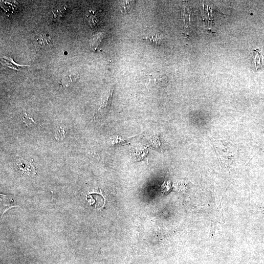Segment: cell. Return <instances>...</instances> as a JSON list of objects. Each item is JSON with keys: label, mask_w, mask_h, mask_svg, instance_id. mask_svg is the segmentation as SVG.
Instances as JSON below:
<instances>
[{"label": "cell", "mask_w": 264, "mask_h": 264, "mask_svg": "<svg viewBox=\"0 0 264 264\" xmlns=\"http://www.w3.org/2000/svg\"><path fill=\"white\" fill-rule=\"evenodd\" d=\"M147 153L144 148H141L134 151L132 156L135 161H140L146 156Z\"/></svg>", "instance_id": "cell-10"}, {"label": "cell", "mask_w": 264, "mask_h": 264, "mask_svg": "<svg viewBox=\"0 0 264 264\" xmlns=\"http://www.w3.org/2000/svg\"><path fill=\"white\" fill-rule=\"evenodd\" d=\"M150 77V81H153L154 83L158 84L163 83L165 80L163 75L160 74V73L154 74Z\"/></svg>", "instance_id": "cell-11"}, {"label": "cell", "mask_w": 264, "mask_h": 264, "mask_svg": "<svg viewBox=\"0 0 264 264\" xmlns=\"http://www.w3.org/2000/svg\"><path fill=\"white\" fill-rule=\"evenodd\" d=\"M20 117L21 120L25 124L27 127H33L38 124L34 119L30 116L25 110H23L21 112Z\"/></svg>", "instance_id": "cell-8"}, {"label": "cell", "mask_w": 264, "mask_h": 264, "mask_svg": "<svg viewBox=\"0 0 264 264\" xmlns=\"http://www.w3.org/2000/svg\"><path fill=\"white\" fill-rule=\"evenodd\" d=\"M19 206L15 197L0 194V215L1 218L3 214L12 207Z\"/></svg>", "instance_id": "cell-4"}, {"label": "cell", "mask_w": 264, "mask_h": 264, "mask_svg": "<svg viewBox=\"0 0 264 264\" xmlns=\"http://www.w3.org/2000/svg\"><path fill=\"white\" fill-rule=\"evenodd\" d=\"M75 74H67L65 77H63L61 79V84L64 86H68V85L72 82V77H73Z\"/></svg>", "instance_id": "cell-13"}, {"label": "cell", "mask_w": 264, "mask_h": 264, "mask_svg": "<svg viewBox=\"0 0 264 264\" xmlns=\"http://www.w3.org/2000/svg\"><path fill=\"white\" fill-rule=\"evenodd\" d=\"M135 5L134 1H124L123 2L122 7L124 11L128 13L132 10Z\"/></svg>", "instance_id": "cell-12"}, {"label": "cell", "mask_w": 264, "mask_h": 264, "mask_svg": "<svg viewBox=\"0 0 264 264\" xmlns=\"http://www.w3.org/2000/svg\"><path fill=\"white\" fill-rule=\"evenodd\" d=\"M113 90L114 87H111L103 95L100 105L94 114V119L103 118L108 114L110 109Z\"/></svg>", "instance_id": "cell-1"}, {"label": "cell", "mask_w": 264, "mask_h": 264, "mask_svg": "<svg viewBox=\"0 0 264 264\" xmlns=\"http://www.w3.org/2000/svg\"><path fill=\"white\" fill-rule=\"evenodd\" d=\"M224 143L225 148H224L223 141H215L213 143L220 160H230V161L234 160L236 154L235 146L231 144L229 148H228L230 144H229L228 147H226L227 141H224Z\"/></svg>", "instance_id": "cell-2"}, {"label": "cell", "mask_w": 264, "mask_h": 264, "mask_svg": "<svg viewBox=\"0 0 264 264\" xmlns=\"http://www.w3.org/2000/svg\"><path fill=\"white\" fill-rule=\"evenodd\" d=\"M1 63L8 67L16 70H21L22 67L29 66L18 64L13 61L12 58L5 56H3L2 58H1Z\"/></svg>", "instance_id": "cell-6"}, {"label": "cell", "mask_w": 264, "mask_h": 264, "mask_svg": "<svg viewBox=\"0 0 264 264\" xmlns=\"http://www.w3.org/2000/svg\"><path fill=\"white\" fill-rule=\"evenodd\" d=\"M35 46L40 50H45L53 46V42L51 37L46 34H41L36 40Z\"/></svg>", "instance_id": "cell-5"}, {"label": "cell", "mask_w": 264, "mask_h": 264, "mask_svg": "<svg viewBox=\"0 0 264 264\" xmlns=\"http://www.w3.org/2000/svg\"><path fill=\"white\" fill-rule=\"evenodd\" d=\"M15 165L16 169L22 174H25L27 175L36 174V170L32 160L30 161L21 159L16 162Z\"/></svg>", "instance_id": "cell-3"}, {"label": "cell", "mask_w": 264, "mask_h": 264, "mask_svg": "<svg viewBox=\"0 0 264 264\" xmlns=\"http://www.w3.org/2000/svg\"><path fill=\"white\" fill-rule=\"evenodd\" d=\"M103 37V34L99 33L93 37L90 41V47L94 51H96L101 44Z\"/></svg>", "instance_id": "cell-9"}, {"label": "cell", "mask_w": 264, "mask_h": 264, "mask_svg": "<svg viewBox=\"0 0 264 264\" xmlns=\"http://www.w3.org/2000/svg\"><path fill=\"white\" fill-rule=\"evenodd\" d=\"M143 40L147 41L152 44H154L157 46L161 45L164 43L163 38L159 33L151 34L145 38H143Z\"/></svg>", "instance_id": "cell-7"}]
</instances>
